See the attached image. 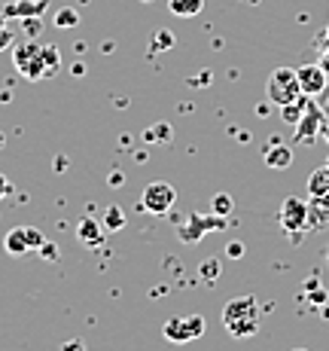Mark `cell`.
<instances>
[{"label": "cell", "mask_w": 329, "mask_h": 351, "mask_svg": "<svg viewBox=\"0 0 329 351\" xmlns=\"http://www.w3.org/2000/svg\"><path fill=\"white\" fill-rule=\"evenodd\" d=\"M296 77H299V89L305 98L320 95L329 83V73L324 71V64H302L296 71Z\"/></svg>", "instance_id": "7"}, {"label": "cell", "mask_w": 329, "mask_h": 351, "mask_svg": "<svg viewBox=\"0 0 329 351\" xmlns=\"http://www.w3.org/2000/svg\"><path fill=\"white\" fill-rule=\"evenodd\" d=\"M168 10L180 19H192L205 10V0H168Z\"/></svg>", "instance_id": "14"}, {"label": "cell", "mask_w": 329, "mask_h": 351, "mask_svg": "<svg viewBox=\"0 0 329 351\" xmlns=\"http://www.w3.org/2000/svg\"><path fill=\"white\" fill-rule=\"evenodd\" d=\"M326 263H329V247H326Z\"/></svg>", "instance_id": "30"}, {"label": "cell", "mask_w": 329, "mask_h": 351, "mask_svg": "<svg viewBox=\"0 0 329 351\" xmlns=\"http://www.w3.org/2000/svg\"><path fill=\"white\" fill-rule=\"evenodd\" d=\"M223 327L235 339H250L263 327V306L256 296H235L223 308Z\"/></svg>", "instance_id": "1"}, {"label": "cell", "mask_w": 329, "mask_h": 351, "mask_svg": "<svg viewBox=\"0 0 329 351\" xmlns=\"http://www.w3.org/2000/svg\"><path fill=\"white\" fill-rule=\"evenodd\" d=\"M46 12V0H10V3L3 6V16L6 19H16V16H22V19H40Z\"/></svg>", "instance_id": "9"}, {"label": "cell", "mask_w": 329, "mask_h": 351, "mask_svg": "<svg viewBox=\"0 0 329 351\" xmlns=\"http://www.w3.org/2000/svg\"><path fill=\"white\" fill-rule=\"evenodd\" d=\"M144 3H153V0H144Z\"/></svg>", "instance_id": "33"}, {"label": "cell", "mask_w": 329, "mask_h": 351, "mask_svg": "<svg viewBox=\"0 0 329 351\" xmlns=\"http://www.w3.org/2000/svg\"><path fill=\"white\" fill-rule=\"evenodd\" d=\"M174 202H177V190H174L171 184H165V180H156V184L144 186V195H140V205L150 214H156V217L171 211Z\"/></svg>", "instance_id": "6"}, {"label": "cell", "mask_w": 329, "mask_h": 351, "mask_svg": "<svg viewBox=\"0 0 329 351\" xmlns=\"http://www.w3.org/2000/svg\"><path fill=\"white\" fill-rule=\"evenodd\" d=\"M3 247H6V251H10L12 256H18V254H28L31 247H28V235H25V226L10 229V235H6V241H3Z\"/></svg>", "instance_id": "13"}, {"label": "cell", "mask_w": 329, "mask_h": 351, "mask_svg": "<svg viewBox=\"0 0 329 351\" xmlns=\"http://www.w3.org/2000/svg\"><path fill=\"white\" fill-rule=\"evenodd\" d=\"M55 25H58V28H77V25H79L77 10H62L55 16Z\"/></svg>", "instance_id": "17"}, {"label": "cell", "mask_w": 329, "mask_h": 351, "mask_svg": "<svg viewBox=\"0 0 329 351\" xmlns=\"http://www.w3.org/2000/svg\"><path fill=\"white\" fill-rule=\"evenodd\" d=\"M320 64H324V71L329 73V56H324V62H320Z\"/></svg>", "instance_id": "27"}, {"label": "cell", "mask_w": 329, "mask_h": 351, "mask_svg": "<svg viewBox=\"0 0 329 351\" xmlns=\"http://www.w3.org/2000/svg\"><path fill=\"white\" fill-rule=\"evenodd\" d=\"M162 333L174 346H186V342L201 339V333H205V318H201V315H174V318L165 321Z\"/></svg>", "instance_id": "4"}, {"label": "cell", "mask_w": 329, "mask_h": 351, "mask_svg": "<svg viewBox=\"0 0 329 351\" xmlns=\"http://www.w3.org/2000/svg\"><path fill=\"white\" fill-rule=\"evenodd\" d=\"M320 132H324V119H320V110L308 104L305 113H302V119L296 123V141H302V144H314Z\"/></svg>", "instance_id": "8"}, {"label": "cell", "mask_w": 329, "mask_h": 351, "mask_svg": "<svg viewBox=\"0 0 329 351\" xmlns=\"http://www.w3.org/2000/svg\"><path fill=\"white\" fill-rule=\"evenodd\" d=\"M211 208H213V214H217V217H229L232 214V208H235V202H232V195H226V193H217L213 195V202H211Z\"/></svg>", "instance_id": "16"}, {"label": "cell", "mask_w": 329, "mask_h": 351, "mask_svg": "<svg viewBox=\"0 0 329 351\" xmlns=\"http://www.w3.org/2000/svg\"><path fill=\"white\" fill-rule=\"evenodd\" d=\"M308 214H311V208L299 195H290L280 205V226L293 235V245H302V232L308 229Z\"/></svg>", "instance_id": "5"}, {"label": "cell", "mask_w": 329, "mask_h": 351, "mask_svg": "<svg viewBox=\"0 0 329 351\" xmlns=\"http://www.w3.org/2000/svg\"><path fill=\"white\" fill-rule=\"evenodd\" d=\"M244 254V245H241V241H232L229 245V256H241Z\"/></svg>", "instance_id": "25"}, {"label": "cell", "mask_w": 329, "mask_h": 351, "mask_svg": "<svg viewBox=\"0 0 329 351\" xmlns=\"http://www.w3.org/2000/svg\"><path fill=\"white\" fill-rule=\"evenodd\" d=\"M174 46V34L171 31H159L156 34V49H171Z\"/></svg>", "instance_id": "21"}, {"label": "cell", "mask_w": 329, "mask_h": 351, "mask_svg": "<svg viewBox=\"0 0 329 351\" xmlns=\"http://www.w3.org/2000/svg\"><path fill=\"white\" fill-rule=\"evenodd\" d=\"M25 235H28V247H31V251H40V247H43L46 235L40 232L37 226H25Z\"/></svg>", "instance_id": "19"}, {"label": "cell", "mask_w": 329, "mask_h": 351, "mask_svg": "<svg viewBox=\"0 0 329 351\" xmlns=\"http://www.w3.org/2000/svg\"><path fill=\"white\" fill-rule=\"evenodd\" d=\"M107 226H110V229H122V226H125V214H122V208H116V205L107 208Z\"/></svg>", "instance_id": "18"}, {"label": "cell", "mask_w": 329, "mask_h": 351, "mask_svg": "<svg viewBox=\"0 0 329 351\" xmlns=\"http://www.w3.org/2000/svg\"><path fill=\"white\" fill-rule=\"evenodd\" d=\"M3 25H6V16H3V10H0V28H3Z\"/></svg>", "instance_id": "28"}, {"label": "cell", "mask_w": 329, "mask_h": 351, "mask_svg": "<svg viewBox=\"0 0 329 351\" xmlns=\"http://www.w3.org/2000/svg\"><path fill=\"white\" fill-rule=\"evenodd\" d=\"M62 351H85V346H83V339H70L62 346Z\"/></svg>", "instance_id": "24"}, {"label": "cell", "mask_w": 329, "mask_h": 351, "mask_svg": "<svg viewBox=\"0 0 329 351\" xmlns=\"http://www.w3.org/2000/svg\"><path fill=\"white\" fill-rule=\"evenodd\" d=\"M265 98L272 101L274 107H284V104H293V101H302L305 95H302L299 89V77L293 67H278V71L268 77L265 83Z\"/></svg>", "instance_id": "2"}, {"label": "cell", "mask_w": 329, "mask_h": 351, "mask_svg": "<svg viewBox=\"0 0 329 351\" xmlns=\"http://www.w3.org/2000/svg\"><path fill=\"white\" fill-rule=\"evenodd\" d=\"M12 43H16V34L3 25V28H0V49H6V46H12Z\"/></svg>", "instance_id": "22"}, {"label": "cell", "mask_w": 329, "mask_h": 351, "mask_svg": "<svg viewBox=\"0 0 329 351\" xmlns=\"http://www.w3.org/2000/svg\"><path fill=\"white\" fill-rule=\"evenodd\" d=\"M40 254H43V256H52V260H55V256H58V247L52 245L49 239H46V241H43V247H40Z\"/></svg>", "instance_id": "23"}, {"label": "cell", "mask_w": 329, "mask_h": 351, "mask_svg": "<svg viewBox=\"0 0 329 351\" xmlns=\"http://www.w3.org/2000/svg\"><path fill=\"white\" fill-rule=\"evenodd\" d=\"M10 193V180H6V174H0V199Z\"/></svg>", "instance_id": "26"}, {"label": "cell", "mask_w": 329, "mask_h": 351, "mask_svg": "<svg viewBox=\"0 0 329 351\" xmlns=\"http://www.w3.org/2000/svg\"><path fill=\"white\" fill-rule=\"evenodd\" d=\"M265 165H268V168H278V171H284V168L293 165V150L284 144V141L274 138L272 147L265 150Z\"/></svg>", "instance_id": "10"}, {"label": "cell", "mask_w": 329, "mask_h": 351, "mask_svg": "<svg viewBox=\"0 0 329 351\" xmlns=\"http://www.w3.org/2000/svg\"><path fill=\"white\" fill-rule=\"evenodd\" d=\"M305 98H302V101H293V104H284V107H280V117H284V123L287 125H296L299 123V119H302V113H305Z\"/></svg>", "instance_id": "15"}, {"label": "cell", "mask_w": 329, "mask_h": 351, "mask_svg": "<svg viewBox=\"0 0 329 351\" xmlns=\"http://www.w3.org/2000/svg\"><path fill=\"white\" fill-rule=\"evenodd\" d=\"M77 235H79V241H83L85 247H101V245H104V229H101V223L95 217H83V220H79Z\"/></svg>", "instance_id": "11"}, {"label": "cell", "mask_w": 329, "mask_h": 351, "mask_svg": "<svg viewBox=\"0 0 329 351\" xmlns=\"http://www.w3.org/2000/svg\"><path fill=\"white\" fill-rule=\"evenodd\" d=\"M324 318H326V321H329V306H326V312H324Z\"/></svg>", "instance_id": "29"}, {"label": "cell", "mask_w": 329, "mask_h": 351, "mask_svg": "<svg viewBox=\"0 0 329 351\" xmlns=\"http://www.w3.org/2000/svg\"><path fill=\"white\" fill-rule=\"evenodd\" d=\"M62 71V52H58L55 43H43V77H55Z\"/></svg>", "instance_id": "12"}, {"label": "cell", "mask_w": 329, "mask_h": 351, "mask_svg": "<svg viewBox=\"0 0 329 351\" xmlns=\"http://www.w3.org/2000/svg\"><path fill=\"white\" fill-rule=\"evenodd\" d=\"M12 64H16V71L22 73L25 80H31V83L46 80L43 77V43H37V40L18 43L16 49H12Z\"/></svg>", "instance_id": "3"}, {"label": "cell", "mask_w": 329, "mask_h": 351, "mask_svg": "<svg viewBox=\"0 0 329 351\" xmlns=\"http://www.w3.org/2000/svg\"><path fill=\"white\" fill-rule=\"evenodd\" d=\"M293 351H308V348H293Z\"/></svg>", "instance_id": "31"}, {"label": "cell", "mask_w": 329, "mask_h": 351, "mask_svg": "<svg viewBox=\"0 0 329 351\" xmlns=\"http://www.w3.org/2000/svg\"><path fill=\"white\" fill-rule=\"evenodd\" d=\"M324 132H326V138H329V128H324Z\"/></svg>", "instance_id": "32"}, {"label": "cell", "mask_w": 329, "mask_h": 351, "mask_svg": "<svg viewBox=\"0 0 329 351\" xmlns=\"http://www.w3.org/2000/svg\"><path fill=\"white\" fill-rule=\"evenodd\" d=\"M201 275H205L207 281H213L220 275V260H205V266H201Z\"/></svg>", "instance_id": "20"}]
</instances>
